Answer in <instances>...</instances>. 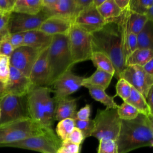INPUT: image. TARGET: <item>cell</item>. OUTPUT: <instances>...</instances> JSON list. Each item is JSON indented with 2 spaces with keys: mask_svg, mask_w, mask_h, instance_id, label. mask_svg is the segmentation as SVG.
Masks as SVG:
<instances>
[{
  "mask_svg": "<svg viewBox=\"0 0 153 153\" xmlns=\"http://www.w3.org/2000/svg\"><path fill=\"white\" fill-rule=\"evenodd\" d=\"M122 18L123 13L112 22L106 23L100 30L91 33L93 52H102L110 59L115 69L114 76L118 79L126 68Z\"/></svg>",
  "mask_w": 153,
  "mask_h": 153,
  "instance_id": "obj_1",
  "label": "cell"
},
{
  "mask_svg": "<svg viewBox=\"0 0 153 153\" xmlns=\"http://www.w3.org/2000/svg\"><path fill=\"white\" fill-rule=\"evenodd\" d=\"M118 153H128L153 145V118L139 114L130 120H122L116 140Z\"/></svg>",
  "mask_w": 153,
  "mask_h": 153,
  "instance_id": "obj_2",
  "label": "cell"
},
{
  "mask_svg": "<svg viewBox=\"0 0 153 153\" xmlns=\"http://www.w3.org/2000/svg\"><path fill=\"white\" fill-rule=\"evenodd\" d=\"M48 87H33L26 95L29 117L42 127L53 129L56 102Z\"/></svg>",
  "mask_w": 153,
  "mask_h": 153,
  "instance_id": "obj_3",
  "label": "cell"
},
{
  "mask_svg": "<svg viewBox=\"0 0 153 153\" xmlns=\"http://www.w3.org/2000/svg\"><path fill=\"white\" fill-rule=\"evenodd\" d=\"M47 58L49 70L48 87L63 74L71 71L75 65L69 48L68 35L53 36L47 49Z\"/></svg>",
  "mask_w": 153,
  "mask_h": 153,
  "instance_id": "obj_4",
  "label": "cell"
},
{
  "mask_svg": "<svg viewBox=\"0 0 153 153\" xmlns=\"http://www.w3.org/2000/svg\"><path fill=\"white\" fill-rule=\"evenodd\" d=\"M53 129L42 127L30 117L0 125V147L41 134Z\"/></svg>",
  "mask_w": 153,
  "mask_h": 153,
  "instance_id": "obj_5",
  "label": "cell"
},
{
  "mask_svg": "<svg viewBox=\"0 0 153 153\" xmlns=\"http://www.w3.org/2000/svg\"><path fill=\"white\" fill-rule=\"evenodd\" d=\"M93 121L94 126L91 136L97 138L99 140L101 139L117 140L121 123L117 109H98Z\"/></svg>",
  "mask_w": 153,
  "mask_h": 153,
  "instance_id": "obj_6",
  "label": "cell"
},
{
  "mask_svg": "<svg viewBox=\"0 0 153 153\" xmlns=\"http://www.w3.org/2000/svg\"><path fill=\"white\" fill-rule=\"evenodd\" d=\"M68 37L74 63L90 60L93 53L91 34L72 23Z\"/></svg>",
  "mask_w": 153,
  "mask_h": 153,
  "instance_id": "obj_7",
  "label": "cell"
},
{
  "mask_svg": "<svg viewBox=\"0 0 153 153\" xmlns=\"http://www.w3.org/2000/svg\"><path fill=\"white\" fill-rule=\"evenodd\" d=\"M62 141L53 130L32 136L22 140L4 145L2 147H13L29 149L41 153H56L61 146Z\"/></svg>",
  "mask_w": 153,
  "mask_h": 153,
  "instance_id": "obj_8",
  "label": "cell"
},
{
  "mask_svg": "<svg viewBox=\"0 0 153 153\" xmlns=\"http://www.w3.org/2000/svg\"><path fill=\"white\" fill-rule=\"evenodd\" d=\"M0 125L29 117L26 96L5 94L0 98Z\"/></svg>",
  "mask_w": 153,
  "mask_h": 153,
  "instance_id": "obj_9",
  "label": "cell"
},
{
  "mask_svg": "<svg viewBox=\"0 0 153 153\" xmlns=\"http://www.w3.org/2000/svg\"><path fill=\"white\" fill-rule=\"evenodd\" d=\"M47 18L42 10L35 15L13 12L10 16L7 29L10 33L38 30L42 22Z\"/></svg>",
  "mask_w": 153,
  "mask_h": 153,
  "instance_id": "obj_10",
  "label": "cell"
},
{
  "mask_svg": "<svg viewBox=\"0 0 153 153\" xmlns=\"http://www.w3.org/2000/svg\"><path fill=\"white\" fill-rule=\"evenodd\" d=\"M121 78L127 81L145 99L149 90L153 87V76L146 73L140 66H126L120 76Z\"/></svg>",
  "mask_w": 153,
  "mask_h": 153,
  "instance_id": "obj_11",
  "label": "cell"
},
{
  "mask_svg": "<svg viewBox=\"0 0 153 153\" xmlns=\"http://www.w3.org/2000/svg\"><path fill=\"white\" fill-rule=\"evenodd\" d=\"M41 51L26 45L17 48L10 57V65L29 77L32 68Z\"/></svg>",
  "mask_w": 153,
  "mask_h": 153,
  "instance_id": "obj_12",
  "label": "cell"
},
{
  "mask_svg": "<svg viewBox=\"0 0 153 153\" xmlns=\"http://www.w3.org/2000/svg\"><path fill=\"white\" fill-rule=\"evenodd\" d=\"M84 77L76 75L69 71L63 74L52 84L55 102L68 97L70 94L76 92L81 86Z\"/></svg>",
  "mask_w": 153,
  "mask_h": 153,
  "instance_id": "obj_13",
  "label": "cell"
},
{
  "mask_svg": "<svg viewBox=\"0 0 153 153\" xmlns=\"http://www.w3.org/2000/svg\"><path fill=\"white\" fill-rule=\"evenodd\" d=\"M42 11L47 17H59L72 21L75 17L74 0H42Z\"/></svg>",
  "mask_w": 153,
  "mask_h": 153,
  "instance_id": "obj_14",
  "label": "cell"
},
{
  "mask_svg": "<svg viewBox=\"0 0 153 153\" xmlns=\"http://www.w3.org/2000/svg\"><path fill=\"white\" fill-rule=\"evenodd\" d=\"M73 23L91 34L100 30L105 25L106 22L97 8L91 5L79 13L74 19Z\"/></svg>",
  "mask_w": 153,
  "mask_h": 153,
  "instance_id": "obj_15",
  "label": "cell"
},
{
  "mask_svg": "<svg viewBox=\"0 0 153 153\" xmlns=\"http://www.w3.org/2000/svg\"><path fill=\"white\" fill-rule=\"evenodd\" d=\"M33 87L29 77L10 65L9 79L5 85L6 94L26 96Z\"/></svg>",
  "mask_w": 153,
  "mask_h": 153,
  "instance_id": "obj_16",
  "label": "cell"
},
{
  "mask_svg": "<svg viewBox=\"0 0 153 153\" xmlns=\"http://www.w3.org/2000/svg\"><path fill=\"white\" fill-rule=\"evenodd\" d=\"M47 49L41 51L30 71L29 78L33 87H47L49 78Z\"/></svg>",
  "mask_w": 153,
  "mask_h": 153,
  "instance_id": "obj_17",
  "label": "cell"
},
{
  "mask_svg": "<svg viewBox=\"0 0 153 153\" xmlns=\"http://www.w3.org/2000/svg\"><path fill=\"white\" fill-rule=\"evenodd\" d=\"M72 23V21L69 19L50 17L42 22L38 30L51 36L68 35Z\"/></svg>",
  "mask_w": 153,
  "mask_h": 153,
  "instance_id": "obj_18",
  "label": "cell"
},
{
  "mask_svg": "<svg viewBox=\"0 0 153 153\" xmlns=\"http://www.w3.org/2000/svg\"><path fill=\"white\" fill-rule=\"evenodd\" d=\"M53 36L47 35L39 30H33L25 32L23 45L43 51L50 46Z\"/></svg>",
  "mask_w": 153,
  "mask_h": 153,
  "instance_id": "obj_19",
  "label": "cell"
},
{
  "mask_svg": "<svg viewBox=\"0 0 153 153\" xmlns=\"http://www.w3.org/2000/svg\"><path fill=\"white\" fill-rule=\"evenodd\" d=\"M56 102L54 120L61 121L66 118H76L77 99L73 98H63Z\"/></svg>",
  "mask_w": 153,
  "mask_h": 153,
  "instance_id": "obj_20",
  "label": "cell"
},
{
  "mask_svg": "<svg viewBox=\"0 0 153 153\" xmlns=\"http://www.w3.org/2000/svg\"><path fill=\"white\" fill-rule=\"evenodd\" d=\"M114 76L105 71L96 69L89 77L84 78L82 86H94L106 90L111 83Z\"/></svg>",
  "mask_w": 153,
  "mask_h": 153,
  "instance_id": "obj_21",
  "label": "cell"
},
{
  "mask_svg": "<svg viewBox=\"0 0 153 153\" xmlns=\"http://www.w3.org/2000/svg\"><path fill=\"white\" fill-rule=\"evenodd\" d=\"M124 102L133 106L140 114L153 118V112L149 108L146 99L134 88L132 87L129 97Z\"/></svg>",
  "mask_w": 153,
  "mask_h": 153,
  "instance_id": "obj_22",
  "label": "cell"
},
{
  "mask_svg": "<svg viewBox=\"0 0 153 153\" xmlns=\"http://www.w3.org/2000/svg\"><path fill=\"white\" fill-rule=\"evenodd\" d=\"M42 7V0H16L13 12L35 15L41 11Z\"/></svg>",
  "mask_w": 153,
  "mask_h": 153,
  "instance_id": "obj_23",
  "label": "cell"
},
{
  "mask_svg": "<svg viewBox=\"0 0 153 153\" xmlns=\"http://www.w3.org/2000/svg\"><path fill=\"white\" fill-rule=\"evenodd\" d=\"M97 10L106 23L112 22L120 17L123 11L117 6L114 0H105Z\"/></svg>",
  "mask_w": 153,
  "mask_h": 153,
  "instance_id": "obj_24",
  "label": "cell"
},
{
  "mask_svg": "<svg viewBox=\"0 0 153 153\" xmlns=\"http://www.w3.org/2000/svg\"><path fill=\"white\" fill-rule=\"evenodd\" d=\"M85 87L88 88L91 97L103 104L106 108H117L118 105L114 101L116 95L113 96H109L105 92V90L100 87L94 86H87Z\"/></svg>",
  "mask_w": 153,
  "mask_h": 153,
  "instance_id": "obj_25",
  "label": "cell"
},
{
  "mask_svg": "<svg viewBox=\"0 0 153 153\" xmlns=\"http://www.w3.org/2000/svg\"><path fill=\"white\" fill-rule=\"evenodd\" d=\"M152 59H153V50L137 48L127 57L126 66L137 65L142 67Z\"/></svg>",
  "mask_w": 153,
  "mask_h": 153,
  "instance_id": "obj_26",
  "label": "cell"
},
{
  "mask_svg": "<svg viewBox=\"0 0 153 153\" xmlns=\"http://www.w3.org/2000/svg\"><path fill=\"white\" fill-rule=\"evenodd\" d=\"M137 48L153 50L152 22L148 21L137 35Z\"/></svg>",
  "mask_w": 153,
  "mask_h": 153,
  "instance_id": "obj_27",
  "label": "cell"
},
{
  "mask_svg": "<svg viewBox=\"0 0 153 153\" xmlns=\"http://www.w3.org/2000/svg\"><path fill=\"white\" fill-rule=\"evenodd\" d=\"M90 60L97 69L105 71L113 76L115 74V69L110 59L104 53L100 51H93Z\"/></svg>",
  "mask_w": 153,
  "mask_h": 153,
  "instance_id": "obj_28",
  "label": "cell"
},
{
  "mask_svg": "<svg viewBox=\"0 0 153 153\" xmlns=\"http://www.w3.org/2000/svg\"><path fill=\"white\" fill-rule=\"evenodd\" d=\"M148 21L145 15L130 11L127 20V30L130 32L137 35Z\"/></svg>",
  "mask_w": 153,
  "mask_h": 153,
  "instance_id": "obj_29",
  "label": "cell"
},
{
  "mask_svg": "<svg viewBox=\"0 0 153 153\" xmlns=\"http://www.w3.org/2000/svg\"><path fill=\"white\" fill-rule=\"evenodd\" d=\"M75 128L74 120L72 118H66L59 121L56 128L57 136L61 141L68 139Z\"/></svg>",
  "mask_w": 153,
  "mask_h": 153,
  "instance_id": "obj_30",
  "label": "cell"
},
{
  "mask_svg": "<svg viewBox=\"0 0 153 153\" xmlns=\"http://www.w3.org/2000/svg\"><path fill=\"white\" fill-rule=\"evenodd\" d=\"M117 110L118 117L122 120H133L140 114L133 106L125 102H123L121 105H118Z\"/></svg>",
  "mask_w": 153,
  "mask_h": 153,
  "instance_id": "obj_31",
  "label": "cell"
},
{
  "mask_svg": "<svg viewBox=\"0 0 153 153\" xmlns=\"http://www.w3.org/2000/svg\"><path fill=\"white\" fill-rule=\"evenodd\" d=\"M153 5L152 0H130V11L145 15L148 9Z\"/></svg>",
  "mask_w": 153,
  "mask_h": 153,
  "instance_id": "obj_32",
  "label": "cell"
},
{
  "mask_svg": "<svg viewBox=\"0 0 153 153\" xmlns=\"http://www.w3.org/2000/svg\"><path fill=\"white\" fill-rule=\"evenodd\" d=\"M75 127L78 128L82 133L84 139L91 136L94 129V121L93 120H79L76 118L74 119Z\"/></svg>",
  "mask_w": 153,
  "mask_h": 153,
  "instance_id": "obj_33",
  "label": "cell"
},
{
  "mask_svg": "<svg viewBox=\"0 0 153 153\" xmlns=\"http://www.w3.org/2000/svg\"><path fill=\"white\" fill-rule=\"evenodd\" d=\"M9 35L7 29L0 34V54L10 57L14 51L10 40Z\"/></svg>",
  "mask_w": 153,
  "mask_h": 153,
  "instance_id": "obj_34",
  "label": "cell"
},
{
  "mask_svg": "<svg viewBox=\"0 0 153 153\" xmlns=\"http://www.w3.org/2000/svg\"><path fill=\"white\" fill-rule=\"evenodd\" d=\"M132 87L123 78H119L116 84V96L120 97L123 101H126L130 96Z\"/></svg>",
  "mask_w": 153,
  "mask_h": 153,
  "instance_id": "obj_35",
  "label": "cell"
},
{
  "mask_svg": "<svg viewBox=\"0 0 153 153\" xmlns=\"http://www.w3.org/2000/svg\"><path fill=\"white\" fill-rule=\"evenodd\" d=\"M10 57L0 54V81L5 85L10 76Z\"/></svg>",
  "mask_w": 153,
  "mask_h": 153,
  "instance_id": "obj_36",
  "label": "cell"
},
{
  "mask_svg": "<svg viewBox=\"0 0 153 153\" xmlns=\"http://www.w3.org/2000/svg\"><path fill=\"white\" fill-rule=\"evenodd\" d=\"M97 153H118L116 141L111 139L100 140Z\"/></svg>",
  "mask_w": 153,
  "mask_h": 153,
  "instance_id": "obj_37",
  "label": "cell"
},
{
  "mask_svg": "<svg viewBox=\"0 0 153 153\" xmlns=\"http://www.w3.org/2000/svg\"><path fill=\"white\" fill-rule=\"evenodd\" d=\"M24 33H10L9 40L14 49L23 45Z\"/></svg>",
  "mask_w": 153,
  "mask_h": 153,
  "instance_id": "obj_38",
  "label": "cell"
},
{
  "mask_svg": "<svg viewBox=\"0 0 153 153\" xmlns=\"http://www.w3.org/2000/svg\"><path fill=\"white\" fill-rule=\"evenodd\" d=\"M16 0H0V14H10L13 12Z\"/></svg>",
  "mask_w": 153,
  "mask_h": 153,
  "instance_id": "obj_39",
  "label": "cell"
},
{
  "mask_svg": "<svg viewBox=\"0 0 153 153\" xmlns=\"http://www.w3.org/2000/svg\"><path fill=\"white\" fill-rule=\"evenodd\" d=\"M84 139H85L82 132L78 128L75 127L71 133L69 134L68 139L66 140H68L73 143L81 145Z\"/></svg>",
  "mask_w": 153,
  "mask_h": 153,
  "instance_id": "obj_40",
  "label": "cell"
},
{
  "mask_svg": "<svg viewBox=\"0 0 153 153\" xmlns=\"http://www.w3.org/2000/svg\"><path fill=\"white\" fill-rule=\"evenodd\" d=\"M93 0H74L75 8V17L82 11L90 8L92 5Z\"/></svg>",
  "mask_w": 153,
  "mask_h": 153,
  "instance_id": "obj_41",
  "label": "cell"
},
{
  "mask_svg": "<svg viewBox=\"0 0 153 153\" xmlns=\"http://www.w3.org/2000/svg\"><path fill=\"white\" fill-rule=\"evenodd\" d=\"M91 113V107L88 104L85 105L83 108H81L76 114V118L79 120H87L90 119Z\"/></svg>",
  "mask_w": 153,
  "mask_h": 153,
  "instance_id": "obj_42",
  "label": "cell"
},
{
  "mask_svg": "<svg viewBox=\"0 0 153 153\" xmlns=\"http://www.w3.org/2000/svg\"><path fill=\"white\" fill-rule=\"evenodd\" d=\"M61 146L68 149L71 153H79L81 146L69 142L68 140L62 141Z\"/></svg>",
  "mask_w": 153,
  "mask_h": 153,
  "instance_id": "obj_43",
  "label": "cell"
},
{
  "mask_svg": "<svg viewBox=\"0 0 153 153\" xmlns=\"http://www.w3.org/2000/svg\"><path fill=\"white\" fill-rule=\"evenodd\" d=\"M10 14H0V34L7 29V26Z\"/></svg>",
  "mask_w": 153,
  "mask_h": 153,
  "instance_id": "obj_44",
  "label": "cell"
},
{
  "mask_svg": "<svg viewBox=\"0 0 153 153\" xmlns=\"http://www.w3.org/2000/svg\"><path fill=\"white\" fill-rule=\"evenodd\" d=\"M143 70L149 75L153 76V59L146 62L143 66Z\"/></svg>",
  "mask_w": 153,
  "mask_h": 153,
  "instance_id": "obj_45",
  "label": "cell"
},
{
  "mask_svg": "<svg viewBox=\"0 0 153 153\" xmlns=\"http://www.w3.org/2000/svg\"><path fill=\"white\" fill-rule=\"evenodd\" d=\"M117 6L122 11L127 9L129 7L130 0H114Z\"/></svg>",
  "mask_w": 153,
  "mask_h": 153,
  "instance_id": "obj_46",
  "label": "cell"
},
{
  "mask_svg": "<svg viewBox=\"0 0 153 153\" xmlns=\"http://www.w3.org/2000/svg\"><path fill=\"white\" fill-rule=\"evenodd\" d=\"M152 97H153V87H152L151 88V89L149 90L146 98V101L149 107V108L151 109V110L152 111H153V100H152Z\"/></svg>",
  "mask_w": 153,
  "mask_h": 153,
  "instance_id": "obj_47",
  "label": "cell"
},
{
  "mask_svg": "<svg viewBox=\"0 0 153 153\" xmlns=\"http://www.w3.org/2000/svg\"><path fill=\"white\" fill-rule=\"evenodd\" d=\"M145 16L146 17L148 21H153V5L150 7L146 11Z\"/></svg>",
  "mask_w": 153,
  "mask_h": 153,
  "instance_id": "obj_48",
  "label": "cell"
},
{
  "mask_svg": "<svg viewBox=\"0 0 153 153\" xmlns=\"http://www.w3.org/2000/svg\"><path fill=\"white\" fill-rule=\"evenodd\" d=\"M105 0H93L92 1V6L96 8L100 7Z\"/></svg>",
  "mask_w": 153,
  "mask_h": 153,
  "instance_id": "obj_49",
  "label": "cell"
},
{
  "mask_svg": "<svg viewBox=\"0 0 153 153\" xmlns=\"http://www.w3.org/2000/svg\"><path fill=\"white\" fill-rule=\"evenodd\" d=\"M6 94L5 90V85L0 81V98Z\"/></svg>",
  "mask_w": 153,
  "mask_h": 153,
  "instance_id": "obj_50",
  "label": "cell"
},
{
  "mask_svg": "<svg viewBox=\"0 0 153 153\" xmlns=\"http://www.w3.org/2000/svg\"><path fill=\"white\" fill-rule=\"evenodd\" d=\"M56 153H71L68 149H66L65 148H64L63 146H61L58 150L57 151Z\"/></svg>",
  "mask_w": 153,
  "mask_h": 153,
  "instance_id": "obj_51",
  "label": "cell"
},
{
  "mask_svg": "<svg viewBox=\"0 0 153 153\" xmlns=\"http://www.w3.org/2000/svg\"><path fill=\"white\" fill-rule=\"evenodd\" d=\"M0 114H1V110H0Z\"/></svg>",
  "mask_w": 153,
  "mask_h": 153,
  "instance_id": "obj_52",
  "label": "cell"
}]
</instances>
